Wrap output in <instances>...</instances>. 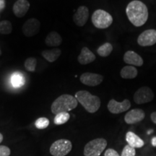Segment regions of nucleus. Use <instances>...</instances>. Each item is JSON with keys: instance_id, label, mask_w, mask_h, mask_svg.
Segmentation results:
<instances>
[{"instance_id": "2f4dec72", "label": "nucleus", "mask_w": 156, "mask_h": 156, "mask_svg": "<svg viewBox=\"0 0 156 156\" xmlns=\"http://www.w3.org/2000/svg\"><path fill=\"white\" fill-rule=\"evenodd\" d=\"M151 143H152V145L153 146V147H156V136H154L153 137V139L151 140Z\"/></svg>"}, {"instance_id": "9b49d317", "label": "nucleus", "mask_w": 156, "mask_h": 156, "mask_svg": "<svg viewBox=\"0 0 156 156\" xmlns=\"http://www.w3.org/2000/svg\"><path fill=\"white\" fill-rule=\"evenodd\" d=\"M80 82L87 86L94 87L100 85L103 80L102 75L96 73H85L80 76Z\"/></svg>"}, {"instance_id": "393cba45", "label": "nucleus", "mask_w": 156, "mask_h": 156, "mask_svg": "<svg viewBox=\"0 0 156 156\" xmlns=\"http://www.w3.org/2000/svg\"><path fill=\"white\" fill-rule=\"evenodd\" d=\"M37 64V60L34 57H29L25 61V68L27 71L34 73L36 71V67Z\"/></svg>"}, {"instance_id": "dca6fc26", "label": "nucleus", "mask_w": 156, "mask_h": 156, "mask_svg": "<svg viewBox=\"0 0 156 156\" xmlns=\"http://www.w3.org/2000/svg\"><path fill=\"white\" fill-rule=\"evenodd\" d=\"M95 54L87 47H83L82 48L80 54L78 56L77 60L79 63L83 65H86L91 62H94L95 60Z\"/></svg>"}, {"instance_id": "a211bd4d", "label": "nucleus", "mask_w": 156, "mask_h": 156, "mask_svg": "<svg viewBox=\"0 0 156 156\" xmlns=\"http://www.w3.org/2000/svg\"><path fill=\"white\" fill-rule=\"evenodd\" d=\"M45 43L48 46L50 47H55L60 46L62 43V38L57 32L52 31L50 32L45 39Z\"/></svg>"}, {"instance_id": "2eb2a0df", "label": "nucleus", "mask_w": 156, "mask_h": 156, "mask_svg": "<svg viewBox=\"0 0 156 156\" xmlns=\"http://www.w3.org/2000/svg\"><path fill=\"white\" fill-rule=\"evenodd\" d=\"M124 61L127 64L131 66H136V67H141L144 63L141 56L133 51H127L124 54Z\"/></svg>"}, {"instance_id": "423d86ee", "label": "nucleus", "mask_w": 156, "mask_h": 156, "mask_svg": "<svg viewBox=\"0 0 156 156\" xmlns=\"http://www.w3.org/2000/svg\"><path fill=\"white\" fill-rule=\"evenodd\" d=\"M73 148L72 142L69 140H56L50 147V153L53 156H65L70 153Z\"/></svg>"}, {"instance_id": "20e7f679", "label": "nucleus", "mask_w": 156, "mask_h": 156, "mask_svg": "<svg viewBox=\"0 0 156 156\" xmlns=\"http://www.w3.org/2000/svg\"><path fill=\"white\" fill-rule=\"evenodd\" d=\"M107 146V141L104 138H96L85 145L84 148L85 156H100Z\"/></svg>"}, {"instance_id": "412c9836", "label": "nucleus", "mask_w": 156, "mask_h": 156, "mask_svg": "<svg viewBox=\"0 0 156 156\" xmlns=\"http://www.w3.org/2000/svg\"><path fill=\"white\" fill-rule=\"evenodd\" d=\"M113 51V46L110 43H105L98 48L97 53L102 57H106L110 55Z\"/></svg>"}, {"instance_id": "a878e982", "label": "nucleus", "mask_w": 156, "mask_h": 156, "mask_svg": "<svg viewBox=\"0 0 156 156\" xmlns=\"http://www.w3.org/2000/svg\"><path fill=\"white\" fill-rule=\"evenodd\" d=\"M35 125H36L37 129H44L48 127V126L49 125V120L47 118H45V117H41V118L38 119L36 121Z\"/></svg>"}, {"instance_id": "b1692460", "label": "nucleus", "mask_w": 156, "mask_h": 156, "mask_svg": "<svg viewBox=\"0 0 156 156\" xmlns=\"http://www.w3.org/2000/svg\"><path fill=\"white\" fill-rule=\"evenodd\" d=\"M12 31V25L10 21H0V34L7 35L11 34Z\"/></svg>"}, {"instance_id": "f3484780", "label": "nucleus", "mask_w": 156, "mask_h": 156, "mask_svg": "<svg viewBox=\"0 0 156 156\" xmlns=\"http://www.w3.org/2000/svg\"><path fill=\"white\" fill-rule=\"evenodd\" d=\"M126 141L129 145L134 148H140L145 145V142L132 132H128L126 134Z\"/></svg>"}, {"instance_id": "f8f14e48", "label": "nucleus", "mask_w": 156, "mask_h": 156, "mask_svg": "<svg viewBox=\"0 0 156 156\" xmlns=\"http://www.w3.org/2000/svg\"><path fill=\"white\" fill-rule=\"evenodd\" d=\"M145 114L140 108H134L127 112L124 116V121L127 124H134L142 122L145 119Z\"/></svg>"}, {"instance_id": "39448f33", "label": "nucleus", "mask_w": 156, "mask_h": 156, "mask_svg": "<svg viewBox=\"0 0 156 156\" xmlns=\"http://www.w3.org/2000/svg\"><path fill=\"white\" fill-rule=\"evenodd\" d=\"M92 23L95 28L106 29L113 23L112 15L103 9H97L92 15Z\"/></svg>"}, {"instance_id": "6e6552de", "label": "nucleus", "mask_w": 156, "mask_h": 156, "mask_svg": "<svg viewBox=\"0 0 156 156\" xmlns=\"http://www.w3.org/2000/svg\"><path fill=\"white\" fill-rule=\"evenodd\" d=\"M41 29L40 21L36 18L28 20L23 25L22 30L23 34L27 37H32L38 34Z\"/></svg>"}, {"instance_id": "cd10ccee", "label": "nucleus", "mask_w": 156, "mask_h": 156, "mask_svg": "<svg viewBox=\"0 0 156 156\" xmlns=\"http://www.w3.org/2000/svg\"><path fill=\"white\" fill-rule=\"evenodd\" d=\"M11 153L10 149L5 145H0V156H9Z\"/></svg>"}, {"instance_id": "72a5a7b5", "label": "nucleus", "mask_w": 156, "mask_h": 156, "mask_svg": "<svg viewBox=\"0 0 156 156\" xmlns=\"http://www.w3.org/2000/svg\"><path fill=\"white\" fill-rule=\"evenodd\" d=\"M1 54H2V51H1V49H0V56H1Z\"/></svg>"}, {"instance_id": "aec40b11", "label": "nucleus", "mask_w": 156, "mask_h": 156, "mask_svg": "<svg viewBox=\"0 0 156 156\" xmlns=\"http://www.w3.org/2000/svg\"><path fill=\"white\" fill-rule=\"evenodd\" d=\"M138 71L134 66L127 65L121 70L120 75L124 79H134L137 76Z\"/></svg>"}, {"instance_id": "c756f323", "label": "nucleus", "mask_w": 156, "mask_h": 156, "mask_svg": "<svg viewBox=\"0 0 156 156\" xmlns=\"http://www.w3.org/2000/svg\"><path fill=\"white\" fill-rule=\"evenodd\" d=\"M151 119L154 124H156V112H154L151 115Z\"/></svg>"}, {"instance_id": "1a4fd4ad", "label": "nucleus", "mask_w": 156, "mask_h": 156, "mask_svg": "<svg viewBox=\"0 0 156 156\" xmlns=\"http://www.w3.org/2000/svg\"><path fill=\"white\" fill-rule=\"evenodd\" d=\"M131 107V103L127 99H124L122 102H118L114 99H112L108 103V110L112 114H119L125 112Z\"/></svg>"}, {"instance_id": "9d476101", "label": "nucleus", "mask_w": 156, "mask_h": 156, "mask_svg": "<svg viewBox=\"0 0 156 156\" xmlns=\"http://www.w3.org/2000/svg\"><path fill=\"white\" fill-rule=\"evenodd\" d=\"M137 43L141 46H151L156 44V30L149 29L142 32L137 38Z\"/></svg>"}, {"instance_id": "6ab92c4d", "label": "nucleus", "mask_w": 156, "mask_h": 156, "mask_svg": "<svg viewBox=\"0 0 156 156\" xmlns=\"http://www.w3.org/2000/svg\"><path fill=\"white\" fill-rule=\"evenodd\" d=\"M62 51L59 48H53L50 50H44L41 52V55L45 59L49 62H54L61 56Z\"/></svg>"}, {"instance_id": "f257e3e1", "label": "nucleus", "mask_w": 156, "mask_h": 156, "mask_svg": "<svg viewBox=\"0 0 156 156\" xmlns=\"http://www.w3.org/2000/svg\"><path fill=\"white\" fill-rule=\"evenodd\" d=\"M126 13L129 20L136 27L145 25L148 19L147 6L139 0H134L128 4Z\"/></svg>"}, {"instance_id": "0eeeda50", "label": "nucleus", "mask_w": 156, "mask_h": 156, "mask_svg": "<svg viewBox=\"0 0 156 156\" xmlns=\"http://www.w3.org/2000/svg\"><path fill=\"white\" fill-rule=\"evenodd\" d=\"M154 98V93L149 87H142L134 95V101L136 104H143L151 102Z\"/></svg>"}, {"instance_id": "f03ea898", "label": "nucleus", "mask_w": 156, "mask_h": 156, "mask_svg": "<svg viewBox=\"0 0 156 156\" xmlns=\"http://www.w3.org/2000/svg\"><path fill=\"white\" fill-rule=\"evenodd\" d=\"M76 99L87 112L93 114L100 108L101 100L99 97L92 95L87 90H80L75 93Z\"/></svg>"}, {"instance_id": "5701e85b", "label": "nucleus", "mask_w": 156, "mask_h": 156, "mask_svg": "<svg viewBox=\"0 0 156 156\" xmlns=\"http://www.w3.org/2000/svg\"><path fill=\"white\" fill-rule=\"evenodd\" d=\"M70 118V115L68 112H62L56 114L54 117V122L56 125H62L65 124L69 121Z\"/></svg>"}, {"instance_id": "c85d7f7f", "label": "nucleus", "mask_w": 156, "mask_h": 156, "mask_svg": "<svg viewBox=\"0 0 156 156\" xmlns=\"http://www.w3.org/2000/svg\"><path fill=\"white\" fill-rule=\"evenodd\" d=\"M104 156H120L119 155V153L115 151V150L112 149V148H109V149L106 150V151L105 152Z\"/></svg>"}, {"instance_id": "bb28decb", "label": "nucleus", "mask_w": 156, "mask_h": 156, "mask_svg": "<svg viewBox=\"0 0 156 156\" xmlns=\"http://www.w3.org/2000/svg\"><path fill=\"white\" fill-rule=\"evenodd\" d=\"M136 151L135 148L131 147L129 145H126L124 147L122 152V155L120 156H135Z\"/></svg>"}, {"instance_id": "7ed1b4c3", "label": "nucleus", "mask_w": 156, "mask_h": 156, "mask_svg": "<svg viewBox=\"0 0 156 156\" xmlns=\"http://www.w3.org/2000/svg\"><path fill=\"white\" fill-rule=\"evenodd\" d=\"M78 101L75 96L64 94L58 97L51 106V112L54 114H57L62 112H69L75 109L77 106Z\"/></svg>"}, {"instance_id": "473e14b6", "label": "nucleus", "mask_w": 156, "mask_h": 156, "mask_svg": "<svg viewBox=\"0 0 156 156\" xmlns=\"http://www.w3.org/2000/svg\"><path fill=\"white\" fill-rule=\"evenodd\" d=\"M3 141V135L0 133V143Z\"/></svg>"}, {"instance_id": "4468645a", "label": "nucleus", "mask_w": 156, "mask_h": 156, "mask_svg": "<svg viewBox=\"0 0 156 156\" xmlns=\"http://www.w3.org/2000/svg\"><path fill=\"white\" fill-rule=\"evenodd\" d=\"M30 8V3L28 0H17L14 4L12 10L17 17H24Z\"/></svg>"}, {"instance_id": "7c9ffc66", "label": "nucleus", "mask_w": 156, "mask_h": 156, "mask_svg": "<svg viewBox=\"0 0 156 156\" xmlns=\"http://www.w3.org/2000/svg\"><path fill=\"white\" fill-rule=\"evenodd\" d=\"M5 7V0H0V9H3Z\"/></svg>"}, {"instance_id": "ddd939ff", "label": "nucleus", "mask_w": 156, "mask_h": 156, "mask_svg": "<svg viewBox=\"0 0 156 156\" xmlns=\"http://www.w3.org/2000/svg\"><path fill=\"white\" fill-rule=\"evenodd\" d=\"M89 17V9L85 6H80L73 15V21L77 26L83 27L86 24Z\"/></svg>"}, {"instance_id": "4be33fe9", "label": "nucleus", "mask_w": 156, "mask_h": 156, "mask_svg": "<svg viewBox=\"0 0 156 156\" xmlns=\"http://www.w3.org/2000/svg\"><path fill=\"white\" fill-rule=\"evenodd\" d=\"M11 83L12 85L15 87H20L23 86L25 83L24 76L19 73H15L12 75Z\"/></svg>"}]
</instances>
